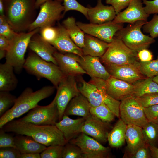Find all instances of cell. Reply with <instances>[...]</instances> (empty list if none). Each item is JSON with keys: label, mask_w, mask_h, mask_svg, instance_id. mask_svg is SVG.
Returning a JSON list of instances; mask_svg holds the SVG:
<instances>
[{"label": "cell", "mask_w": 158, "mask_h": 158, "mask_svg": "<svg viewBox=\"0 0 158 158\" xmlns=\"http://www.w3.org/2000/svg\"><path fill=\"white\" fill-rule=\"evenodd\" d=\"M63 24L73 41L82 49L84 46L85 33L77 25L75 19L68 17L63 21Z\"/></svg>", "instance_id": "32"}, {"label": "cell", "mask_w": 158, "mask_h": 158, "mask_svg": "<svg viewBox=\"0 0 158 158\" xmlns=\"http://www.w3.org/2000/svg\"><path fill=\"white\" fill-rule=\"evenodd\" d=\"M147 22L141 20L129 23L118 31L114 36L120 39L128 48L137 52L147 49L155 40L144 34L141 31V28Z\"/></svg>", "instance_id": "6"}, {"label": "cell", "mask_w": 158, "mask_h": 158, "mask_svg": "<svg viewBox=\"0 0 158 158\" xmlns=\"http://www.w3.org/2000/svg\"><path fill=\"white\" fill-rule=\"evenodd\" d=\"M61 3L59 1L50 0L41 5L38 15L30 26L28 31L46 26H53L63 16L62 13L64 11V7Z\"/></svg>", "instance_id": "8"}, {"label": "cell", "mask_w": 158, "mask_h": 158, "mask_svg": "<svg viewBox=\"0 0 158 158\" xmlns=\"http://www.w3.org/2000/svg\"><path fill=\"white\" fill-rule=\"evenodd\" d=\"M63 146L59 145L49 146L40 154L41 158H62Z\"/></svg>", "instance_id": "40"}, {"label": "cell", "mask_w": 158, "mask_h": 158, "mask_svg": "<svg viewBox=\"0 0 158 158\" xmlns=\"http://www.w3.org/2000/svg\"><path fill=\"white\" fill-rule=\"evenodd\" d=\"M86 119V118L83 117L72 119L68 116L64 115L62 119L56 122L55 125L62 133L68 142L82 133Z\"/></svg>", "instance_id": "23"}, {"label": "cell", "mask_w": 158, "mask_h": 158, "mask_svg": "<svg viewBox=\"0 0 158 158\" xmlns=\"http://www.w3.org/2000/svg\"><path fill=\"white\" fill-rule=\"evenodd\" d=\"M116 15L112 6L105 5L102 0H97L95 6L88 7L87 19L90 23L102 24L113 21Z\"/></svg>", "instance_id": "24"}, {"label": "cell", "mask_w": 158, "mask_h": 158, "mask_svg": "<svg viewBox=\"0 0 158 158\" xmlns=\"http://www.w3.org/2000/svg\"><path fill=\"white\" fill-rule=\"evenodd\" d=\"M127 143L124 158H131L145 143L141 127L133 124L127 125L125 134Z\"/></svg>", "instance_id": "22"}, {"label": "cell", "mask_w": 158, "mask_h": 158, "mask_svg": "<svg viewBox=\"0 0 158 158\" xmlns=\"http://www.w3.org/2000/svg\"><path fill=\"white\" fill-rule=\"evenodd\" d=\"M10 40L4 36L0 35V49L7 51L10 45Z\"/></svg>", "instance_id": "52"}, {"label": "cell", "mask_w": 158, "mask_h": 158, "mask_svg": "<svg viewBox=\"0 0 158 158\" xmlns=\"http://www.w3.org/2000/svg\"><path fill=\"white\" fill-rule=\"evenodd\" d=\"M74 56L77 61L91 78H98L106 80L111 76L101 63L99 57L90 55L81 56L75 54Z\"/></svg>", "instance_id": "17"}, {"label": "cell", "mask_w": 158, "mask_h": 158, "mask_svg": "<svg viewBox=\"0 0 158 158\" xmlns=\"http://www.w3.org/2000/svg\"><path fill=\"white\" fill-rule=\"evenodd\" d=\"M138 58L140 62H147L152 60L153 55L152 52L147 49H142L137 53Z\"/></svg>", "instance_id": "51"}, {"label": "cell", "mask_w": 158, "mask_h": 158, "mask_svg": "<svg viewBox=\"0 0 158 158\" xmlns=\"http://www.w3.org/2000/svg\"><path fill=\"white\" fill-rule=\"evenodd\" d=\"M7 22L5 16H0V25L4 24Z\"/></svg>", "instance_id": "58"}, {"label": "cell", "mask_w": 158, "mask_h": 158, "mask_svg": "<svg viewBox=\"0 0 158 158\" xmlns=\"http://www.w3.org/2000/svg\"><path fill=\"white\" fill-rule=\"evenodd\" d=\"M50 0H55L62 2L63 0H36V6L37 9L40 8V6L45 2Z\"/></svg>", "instance_id": "55"}, {"label": "cell", "mask_w": 158, "mask_h": 158, "mask_svg": "<svg viewBox=\"0 0 158 158\" xmlns=\"http://www.w3.org/2000/svg\"><path fill=\"white\" fill-rule=\"evenodd\" d=\"M6 133L2 129L0 128V148L6 147H13L16 148L14 137Z\"/></svg>", "instance_id": "44"}, {"label": "cell", "mask_w": 158, "mask_h": 158, "mask_svg": "<svg viewBox=\"0 0 158 158\" xmlns=\"http://www.w3.org/2000/svg\"><path fill=\"white\" fill-rule=\"evenodd\" d=\"M153 80L158 84V75L152 78Z\"/></svg>", "instance_id": "59"}, {"label": "cell", "mask_w": 158, "mask_h": 158, "mask_svg": "<svg viewBox=\"0 0 158 158\" xmlns=\"http://www.w3.org/2000/svg\"><path fill=\"white\" fill-rule=\"evenodd\" d=\"M17 97L9 92L0 91V116L14 105Z\"/></svg>", "instance_id": "36"}, {"label": "cell", "mask_w": 158, "mask_h": 158, "mask_svg": "<svg viewBox=\"0 0 158 158\" xmlns=\"http://www.w3.org/2000/svg\"><path fill=\"white\" fill-rule=\"evenodd\" d=\"M141 0H132L128 7L117 15L112 21L116 23H132L143 20L147 22L149 14L147 13Z\"/></svg>", "instance_id": "15"}, {"label": "cell", "mask_w": 158, "mask_h": 158, "mask_svg": "<svg viewBox=\"0 0 158 158\" xmlns=\"http://www.w3.org/2000/svg\"><path fill=\"white\" fill-rule=\"evenodd\" d=\"M135 98L144 108L158 104V92L149 93Z\"/></svg>", "instance_id": "42"}, {"label": "cell", "mask_w": 158, "mask_h": 158, "mask_svg": "<svg viewBox=\"0 0 158 158\" xmlns=\"http://www.w3.org/2000/svg\"><path fill=\"white\" fill-rule=\"evenodd\" d=\"M89 82L95 85L100 90L103 97V103L109 107L116 117H120L119 108L121 102L114 99L107 93L105 80L100 78H92Z\"/></svg>", "instance_id": "30"}, {"label": "cell", "mask_w": 158, "mask_h": 158, "mask_svg": "<svg viewBox=\"0 0 158 158\" xmlns=\"http://www.w3.org/2000/svg\"><path fill=\"white\" fill-rule=\"evenodd\" d=\"M149 145L145 143L139 148L131 158H151Z\"/></svg>", "instance_id": "49"}, {"label": "cell", "mask_w": 158, "mask_h": 158, "mask_svg": "<svg viewBox=\"0 0 158 158\" xmlns=\"http://www.w3.org/2000/svg\"><path fill=\"white\" fill-rule=\"evenodd\" d=\"M13 67L5 62L0 64V91L9 92L15 90L18 80L14 72Z\"/></svg>", "instance_id": "29"}, {"label": "cell", "mask_w": 158, "mask_h": 158, "mask_svg": "<svg viewBox=\"0 0 158 158\" xmlns=\"http://www.w3.org/2000/svg\"><path fill=\"white\" fill-rule=\"evenodd\" d=\"M123 23H116L112 21L102 24L76 22L77 25L85 33L108 43L112 42L116 32L123 27Z\"/></svg>", "instance_id": "13"}, {"label": "cell", "mask_w": 158, "mask_h": 158, "mask_svg": "<svg viewBox=\"0 0 158 158\" xmlns=\"http://www.w3.org/2000/svg\"><path fill=\"white\" fill-rule=\"evenodd\" d=\"M126 124L121 119L116 123L108 133L107 141L109 145L114 148H119L124 143Z\"/></svg>", "instance_id": "31"}, {"label": "cell", "mask_w": 158, "mask_h": 158, "mask_svg": "<svg viewBox=\"0 0 158 158\" xmlns=\"http://www.w3.org/2000/svg\"><path fill=\"white\" fill-rule=\"evenodd\" d=\"M56 97L49 105H38L28 112L19 121L38 125H55L59 120V113L56 104Z\"/></svg>", "instance_id": "9"}, {"label": "cell", "mask_w": 158, "mask_h": 158, "mask_svg": "<svg viewBox=\"0 0 158 158\" xmlns=\"http://www.w3.org/2000/svg\"><path fill=\"white\" fill-rule=\"evenodd\" d=\"M6 51H7L5 50L0 49V60L6 57Z\"/></svg>", "instance_id": "57"}, {"label": "cell", "mask_w": 158, "mask_h": 158, "mask_svg": "<svg viewBox=\"0 0 158 158\" xmlns=\"http://www.w3.org/2000/svg\"><path fill=\"white\" fill-rule=\"evenodd\" d=\"M91 107L87 99L80 93L70 101L64 115L78 116L86 118L90 114Z\"/></svg>", "instance_id": "25"}, {"label": "cell", "mask_w": 158, "mask_h": 158, "mask_svg": "<svg viewBox=\"0 0 158 158\" xmlns=\"http://www.w3.org/2000/svg\"><path fill=\"white\" fill-rule=\"evenodd\" d=\"M144 32L149 34L154 38L158 37V14H155L152 19L147 22L142 27Z\"/></svg>", "instance_id": "41"}, {"label": "cell", "mask_w": 158, "mask_h": 158, "mask_svg": "<svg viewBox=\"0 0 158 158\" xmlns=\"http://www.w3.org/2000/svg\"><path fill=\"white\" fill-rule=\"evenodd\" d=\"M105 82L107 93L118 101L131 96L135 88L134 84L112 76L105 80Z\"/></svg>", "instance_id": "19"}, {"label": "cell", "mask_w": 158, "mask_h": 158, "mask_svg": "<svg viewBox=\"0 0 158 158\" xmlns=\"http://www.w3.org/2000/svg\"><path fill=\"white\" fill-rule=\"evenodd\" d=\"M5 16L16 32L28 31L37 17L36 0H3Z\"/></svg>", "instance_id": "2"}, {"label": "cell", "mask_w": 158, "mask_h": 158, "mask_svg": "<svg viewBox=\"0 0 158 158\" xmlns=\"http://www.w3.org/2000/svg\"><path fill=\"white\" fill-rule=\"evenodd\" d=\"M56 87L54 86H46L34 92L30 87H27L17 98L13 107L0 118V128L8 122L28 112L42 100L51 96Z\"/></svg>", "instance_id": "3"}, {"label": "cell", "mask_w": 158, "mask_h": 158, "mask_svg": "<svg viewBox=\"0 0 158 158\" xmlns=\"http://www.w3.org/2000/svg\"><path fill=\"white\" fill-rule=\"evenodd\" d=\"M134 85L135 88L131 96L135 98L149 93L158 92V84L153 80L152 78L139 81Z\"/></svg>", "instance_id": "33"}, {"label": "cell", "mask_w": 158, "mask_h": 158, "mask_svg": "<svg viewBox=\"0 0 158 158\" xmlns=\"http://www.w3.org/2000/svg\"><path fill=\"white\" fill-rule=\"evenodd\" d=\"M90 114L102 121L109 123L114 119L116 116L114 113L104 103L95 107H91Z\"/></svg>", "instance_id": "35"}, {"label": "cell", "mask_w": 158, "mask_h": 158, "mask_svg": "<svg viewBox=\"0 0 158 158\" xmlns=\"http://www.w3.org/2000/svg\"><path fill=\"white\" fill-rule=\"evenodd\" d=\"M75 77L66 76L56 88L55 96L59 113V121L62 119L66 109L70 101L80 93Z\"/></svg>", "instance_id": "12"}, {"label": "cell", "mask_w": 158, "mask_h": 158, "mask_svg": "<svg viewBox=\"0 0 158 158\" xmlns=\"http://www.w3.org/2000/svg\"><path fill=\"white\" fill-rule=\"evenodd\" d=\"M0 14L1 16H5L4 4L3 0H0Z\"/></svg>", "instance_id": "56"}, {"label": "cell", "mask_w": 158, "mask_h": 158, "mask_svg": "<svg viewBox=\"0 0 158 158\" xmlns=\"http://www.w3.org/2000/svg\"><path fill=\"white\" fill-rule=\"evenodd\" d=\"M80 149L83 158L110 157L111 149L104 147L90 136L83 133L68 142Z\"/></svg>", "instance_id": "11"}, {"label": "cell", "mask_w": 158, "mask_h": 158, "mask_svg": "<svg viewBox=\"0 0 158 158\" xmlns=\"http://www.w3.org/2000/svg\"><path fill=\"white\" fill-rule=\"evenodd\" d=\"M142 0L143 3L145 5L144 8L147 13L149 15L152 14H158V0Z\"/></svg>", "instance_id": "48"}, {"label": "cell", "mask_w": 158, "mask_h": 158, "mask_svg": "<svg viewBox=\"0 0 158 158\" xmlns=\"http://www.w3.org/2000/svg\"><path fill=\"white\" fill-rule=\"evenodd\" d=\"M109 43L90 35H85L84 46L82 49L83 55L102 57L106 52Z\"/></svg>", "instance_id": "26"}, {"label": "cell", "mask_w": 158, "mask_h": 158, "mask_svg": "<svg viewBox=\"0 0 158 158\" xmlns=\"http://www.w3.org/2000/svg\"><path fill=\"white\" fill-rule=\"evenodd\" d=\"M64 11L63 16L67 11L71 10L78 11L83 14L87 19L88 7H86L78 3L76 0H63Z\"/></svg>", "instance_id": "39"}, {"label": "cell", "mask_w": 158, "mask_h": 158, "mask_svg": "<svg viewBox=\"0 0 158 158\" xmlns=\"http://www.w3.org/2000/svg\"><path fill=\"white\" fill-rule=\"evenodd\" d=\"M28 47L31 51L42 59L57 65V62L53 56L54 53L57 50L49 42L44 40L38 33L34 34L32 36Z\"/></svg>", "instance_id": "21"}, {"label": "cell", "mask_w": 158, "mask_h": 158, "mask_svg": "<svg viewBox=\"0 0 158 158\" xmlns=\"http://www.w3.org/2000/svg\"><path fill=\"white\" fill-rule=\"evenodd\" d=\"M74 54H63L56 51L54 53L53 56L57 65L66 76L77 77L87 74L77 61Z\"/></svg>", "instance_id": "18"}, {"label": "cell", "mask_w": 158, "mask_h": 158, "mask_svg": "<svg viewBox=\"0 0 158 158\" xmlns=\"http://www.w3.org/2000/svg\"><path fill=\"white\" fill-rule=\"evenodd\" d=\"M23 68L38 80L43 78L49 80L56 89L66 76L58 65L42 59L31 51L26 59Z\"/></svg>", "instance_id": "4"}, {"label": "cell", "mask_w": 158, "mask_h": 158, "mask_svg": "<svg viewBox=\"0 0 158 158\" xmlns=\"http://www.w3.org/2000/svg\"><path fill=\"white\" fill-rule=\"evenodd\" d=\"M121 119L126 124H133L142 127L148 122L144 108L135 98L127 97L122 100L119 108Z\"/></svg>", "instance_id": "10"}, {"label": "cell", "mask_w": 158, "mask_h": 158, "mask_svg": "<svg viewBox=\"0 0 158 158\" xmlns=\"http://www.w3.org/2000/svg\"><path fill=\"white\" fill-rule=\"evenodd\" d=\"M40 30V28H37L27 32H17L10 40L5 62L12 66L17 73L20 74L23 68L26 59L25 54L31 37Z\"/></svg>", "instance_id": "5"}, {"label": "cell", "mask_w": 158, "mask_h": 158, "mask_svg": "<svg viewBox=\"0 0 158 158\" xmlns=\"http://www.w3.org/2000/svg\"><path fill=\"white\" fill-rule=\"evenodd\" d=\"M140 68L142 73L147 78H152L158 75V57L155 60L140 62Z\"/></svg>", "instance_id": "37"}, {"label": "cell", "mask_w": 158, "mask_h": 158, "mask_svg": "<svg viewBox=\"0 0 158 158\" xmlns=\"http://www.w3.org/2000/svg\"><path fill=\"white\" fill-rule=\"evenodd\" d=\"M56 27L57 37L50 44L60 52L73 54L81 56H83L82 49L73 41L63 25L59 24Z\"/></svg>", "instance_id": "20"}, {"label": "cell", "mask_w": 158, "mask_h": 158, "mask_svg": "<svg viewBox=\"0 0 158 158\" xmlns=\"http://www.w3.org/2000/svg\"><path fill=\"white\" fill-rule=\"evenodd\" d=\"M1 129L7 133L31 136L37 142L46 146L54 145L63 146L67 142L55 125H38L14 119L7 123Z\"/></svg>", "instance_id": "1"}, {"label": "cell", "mask_w": 158, "mask_h": 158, "mask_svg": "<svg viewBox=\"0 0 158 158\" xmlns=\"http://www.w3.org/2000/svg\"><path fill=\"white\" fill-rule=\"evenodd\" d=\"M132 0H106V3L110 4L114 8L116 15L121 10L127 8Z\"/></svg>", "instance_id": "47"}, {"label": "cell", "mask_w": 158, "mask_h": 158, "mask_svg": "<svg viewBox=\"0 0 158 158\" xmlns=\"http://www.w3.org/2000/svg\"><path fill=\"white\" fill-rule=\"evenodd\" d=\"M142 128L145 143L156 146L158 143V124L148 122Z\"/></svg>", "instance_id": "34"}, {"label": "cell", "mask_w": 158, "mask_h": 158, "mask_svg": "<svg viewBox=\"0 0 158 158\" xmlns=\"http://www.w3.org/2000/svg\"><path fill=\"white\" fill-rule=\"evenodd\" d=\"M21 153L16 148L13 147L0 148V158H20Z\"/></svg>", "instance_id": "46"}, {"label": "cell", "mask_w": 158, "mask_h": 158, "mask_svg": "<svg viewBox=\"0 0 158 158\" xmlns=\"http://www.w3.org/2000/svg\"><path fill=\"white\" fill-rule=\"evenodd\" d=\"M62 158H83L81 150L77 145L68 142L63 146Z\"/></svg>", "instance_id": "38"}, {"label": "cell", "mask_w": 158, "mask_h": 158, "mask_svg": "<svg viewBox=\"0 0 158 158\" xmlns=\"http://www.w3.org/2000/svg\"><path fill=\"white\" fill-rule=\"evenodd\" d=\"M40 29V35L44 40L50 44L56 38L58 32L56 27L48 26Z\"/></svg>", "instance_id": "43"}, {"label": "cell", "mask_w": 158, "mask_h": 158, "mask_svg": "<svg viewBox=\"0 0 158 158\" xmlns=\"http://www.w3.org/2000/svg\"><path fill=\"white\" fill-rule=\"evenodd\" d=\"M137 53L128 48L120 39L114 36L101 57V60L105 65L134 64L138 62Z\"/></svg>", "instance_id": "7"}, {"label": "cell", "mask_w": 158, "mask_h": 158, "mask_svg": "<svg viewBox=\"0 0 158 158\" xmlns=\"http://www.w3.org/2000/svg\"><path fill=\"white\" fill-rule=\"evenodd\" d=\"M8 22L0 25V35H2L10 40L16 34Z\"/></svg>", "instance_id": "50"}, {"label": "cell", "mask_w": 158, "mask_h": 158, "mask_svg": "<svg viewBox=\"0 0 158 158\" xmlns=\"http://www.w3.org/2000/svg\"><path fill=\"white\" fill-rule=\"evenodd\" d=\"M16 148L21 154L41 153L47 147L45 145L35 140L31 136L17 135L14 137Z\"/></svg>", "instance_id": "28"}, {"label": "cell", "mask_w": 158, "mask_h": 158, "mask_svg": "<svg viewBox=\"0 0 158 158\" xmlns=\"http://www.w3.org/2000/svg\"><path fill=\"white\" fill-rule=\"evenodd\" d=\"M109 124L90 114L86 118L82 133L91 137L101 143H105L107 141L109 132Z\"/></svg>", "instance_id": "16"}, {"label": "cell", "mask_w": 158, "mask_h": 158, "mask_svg": "<svg viewBox=\"0 0 158 158\" xmlns=\"http://www.w3.org/2000/svg\"><path fill=\"white\" fill-rule=\"evenodd\" d=\"M78 77L79 82L78 86L79 91L87 99L91 107H97L103 103L102 95L97 87L92 84L86 82L81 75Z\"/></svg>", "instance_id": "27"}, {"label": "cell", "mask_w": 158, "mask_h": 158, "mask_svg": "<svg viewBox=\"0 0 158 158\" xmlns=\"http://www.w3.org/2000/svg\"><path fill=\"white\" fill-rule=\"evenodd\" d=\"M148 122L158 124V104L144 108Z\"/></svg>", "instance_id": "45"}, {"label": "cell", "mask_w": 158, "mask_h": 158, "mask_svg": "<svg viewBox=\"0 0 158 158\" xmlns=\"http://www.w3.org/2000/svg\"><path fill=\"white\" fill-rule=\"evenodd\" d=\"M40 153H30L21 154L20 158H40Z\"/></svg>", "instance_id": "53"}, {"label": "cell", "mask_w": 158, "mask_h": 158, "mask_svg": "<svg viewBox=\"0 0 158 158\" xmlns=\"http://www.w3.org/2000/svg\"><path fill=\"white\" fill-rule=\"evenodd\" d=\"M105 66L111 76L132 84L147 78L142 73L138 62L132 64Z\"/></svg>", "instance_id": "14"}, {"label": "cell", "mask_w": 158, "mask_h": 158, "mask_svg": "<svg viewBox=\"0 0 158 158\" xmlns=\"http://www.w3.org/2000/svg\"><path fill=\"white\" fill-rule=\"evenodd\" d=\"M149 145L151 158H158V148L154 145Z\"/></svg>", "instance_id": "54"}]
</instances>
